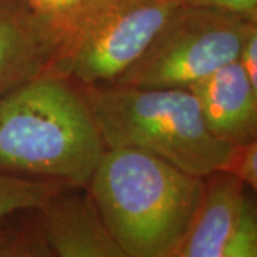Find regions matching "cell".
Wrapping results in <instances>:
<instances>
[{
	"label": "cell",
	"instance_id": "obj_1",
	"mask_svg": "<svg viewBox=\"0 0 257 257\" xmlns=\"http://www.w3.org/2000/svg\"><path fill=\"white\" fill-rule=\"evenodd\" d=\"M106 150L82 87L49 73L0 100V172L86 189Z\"/></svg>",
	"mask_w": 257,
	"mask_h": 257
},
{
	"label": "cell",
	"instance_id": "obj_15",
	"mask_svg": "<svg viewBox=\"0 0 257 257\" xmlns=\"http://www.w3.org/2000/svg\"><path fill=\"white\" fill-rule=\"evenodd\" d=\"M40 16L56 23L67 16L83 0H23Z\"/></svg>",
	"mask_w": 257,
	"mask_h": 257
},
{
	"label": "cell",
	"instance_id": "obj_6",
	"mask_svg": "<svg viewBox=\"0 0 257 257\" xmlns=\"http://www.w3.org/2000/svg\"><path fill=\"white\" fill-rule=\"evenodd\" d=\"M59 52V35L46 18L23 0H0V100L25 83L56 73Z\"/></svg>",
	"mask_w": 257,
	"mask_h": 257
},
{
	"label": "cell",
	"instance_id": "obj_14",
	"mask_svg": "<svg viewBox=\"0 0 257 257\" xmlns=\"http://www.w3.org/2000/svg\"><path fill=\"white\" fill-rule=\"evenodd\" d=\"M180 3L193 8L220 10L257 23V0H180Z\"/></svg>",
	"mask_w": 257,
	"mask_h": 257
},
{
	"label": "cell",
	"instance_id": "obj_16",
	"mask_svg": "<svg viewBox=\"0 0 257 257\" xmlns=\"http://www.w3.org/2000/svg\"><path fill=\"white\" fill-rule=\"evenodd\" d=\"M237 62L243 67L251 84L257 87V26L248 32L240 50Z\"/></svg>",
	"mask_w": 257,
	"mask_h": 257
},
{
	"label": "cell",
	"instance_id": "obj_10",
	"mask_svg": "<svg viewBox=\"0 0 257 257\" xmlns=\"http://www.w3.org/2000/svg\"><path fill=\"white\" fill-rule=\"evenodd\" d=\"M0 257H59L40 209L19 211L0 226Z\"/></svg>",
	"mask_w": 257,
	"mask_h": 257
},
{
	"label": "cell",
	"instance_id": "obj_12",
	"mask_svg": "<svg viewBox=\"0 0 257 257\" xmlns=\"http://www.w3.org/2000/svg\"><path fill=\"white\" fill-rule=\"evenodd\" d=\"M247 189L221 257H257V206Z\"/></svg>",
	"mask_w": 257,
	"mask_h": 257
},
{
	"label": "cell",
	"instance_id": "obj_5",
	"mask_svg": "<svg viewBox=\"0 0 257 257\" xmlns=\"http://www.w3.org/2000/svg\"><path fill=\"white\" fill-rule=\"evenodd\" d=\"M257 23L220 10L180 5L135 63L113 80L133 87L189 89L236 62Z\"/></svg>",
	"mask_w": 257,
	"mask_h": 257
},
{
	"label": "cell",
	"instance_id": "obj_9",
	"mask_svg": "<svg viewBox=\"0 0 257 257\" xmlns=\"http://www.w3.org/2000/svg\"><path fill=\"white\" fill-rule=\"evenodd\" d=\"M247 187L217 172L206 177L200 209L190 229L166 257H221Z\"/></svg>",
	"mask_w": 257,
	"mask_h": 257
},
{
	"label": "cell",
	"instance_id": "obj_2",
	"mask_svg": "<svg viewBox=\"0 0 257 257\" xmlns=\"http://www.w3.org/2000/svg\"><path fill=\"white\" fill-rule=\"evenodd\" d=\"M206 179L135 147L106 149L87 187L113 239L133 257H166L200 209Z\"/></svg>",
	"mask_w": 257,
	"mask_h": 257
},
{
	"label": "cell",
	"instance_id": "obj_8",
	"mask_svg": "<svg viewBox=\"0 0 257 257\" xmlns=\"http://www.w3.org/2000/svg\"><path fill=\"white\" fill-rule=\"evenodd\" d=\"M40 211L59 257H133L103 226L84 189H64Z\"/></svg>",
	"mask_w": 257,
	"mask_h": 257
},
{
	"label": "cell",
	"instance_id": "obj_3",
	"mask_svg": "<svg viewBox=\"0 0 257 257\" xmlns=\"http://www.w3.org/2000/svg\"><path fill=\"white\" fill-rule=\"evenodd\" d=\"M79 86L106 149H140L202 179L220 172L229 156L231 145L211 135L189 89Z\"/></svg>",
	"mask_w": 257,
	"mask_h": 257
},
{
	"label": "cell",
	"instance_id": "obj_7",
	"mask_svg": "<svg viewBox=\"0 0 257 257\" xmlns=\"http://www.w3.org/2000/svg\"><path fill=\"white\" fill-rule=\"evenodd\" d=\"M189 90L214 138L227 145L257 140V87L237 60L194 83Z\"/></svg>",
	"mask_w": 257,
	"mask_h": 257
},
{
	"label": "cell",
	"instance_id": "obj_13",
	"mask_svg": "<svg viewBox=\"0 0 257 257\" xmlns=\"http://www.w3.org/2000/svg\"><path fill=\"white\" fill-rule=\"evenodd\" d=\"M220 172L237 179L250 190L257 189V140L231 145Z\"/></svg>",
	"mask_w": 257,
	"mask_h": 257
},
{
	"label": "cell",
	"instance_id": "obj_11",
	"mask_svg": "<svg viewBox=\"0 0 257 257\" xmlns=\"http://www.w3.org/2000/svg\"><path fill=\"white\" fill-rule=\"evenodd\" d=\"M64 189L72 187L0 172V226L19 211L42 209Z\"/></svg>",
	"mask_w": 257,
	"mask_h": 257
},
{
	"label": "cell",
	"instance_id": "obj_4",
	"mask_svg": "<svg viewBox=\"0 0 257 257\" xmlns=\"http://www.w3.org/2000/svg\"><path fill=\"white\" fill-rule=\"evenodd\" d=\"M180 0H83L52 23L60 52L56 73L73 82L106 84L138 60Z\"/></svg>",
	"mask_w": 257,
	"mask_h": 257
}]
</instances>
